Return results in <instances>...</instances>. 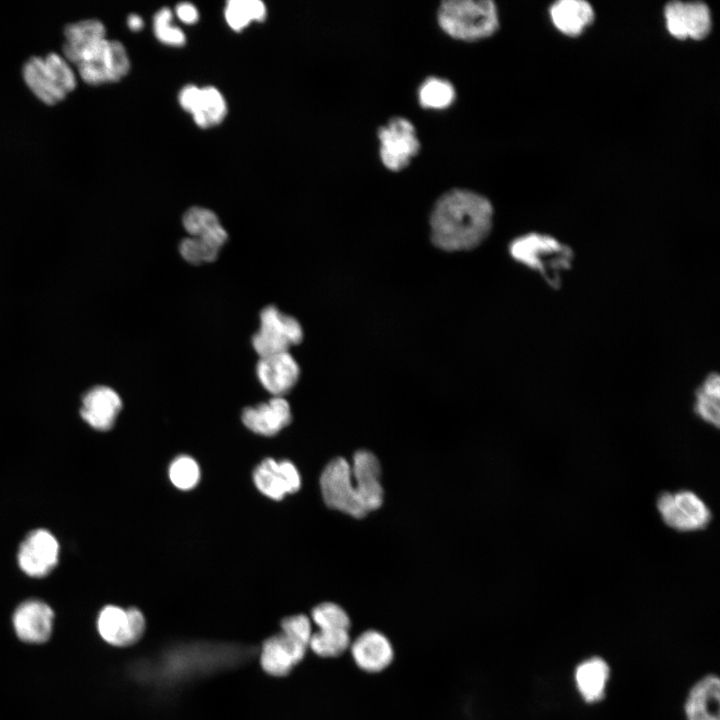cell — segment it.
<instances>
[{
    "label": "cell",
    "mask_w": 720,
    "mask_h": 720,
    "mask_svg": "<svg viewBox=\"0 0 720 720\" xmlns=\"http://www.w3.org/2000/svg\"><path fill=\"white\" fill-rule=\"evenodd\" d=\"M96 624L100 637L115 647L135 644L145 630L144 615L135 607L124 609L107 605L99 612Z\"/></svg>",
    "instance_id": "8fae6325"
},
{
    "label": "cell",
    "mask_w": 720,
    "mask_h": 720,
    "mask_svg": "<svg viewBox=\"0 0 720 720\" xmlns=\"http://www.w3.org/2000/svg\"><path fill=\"white\" fill-rule=\"evenodd\" d=\"M720 680L708 674L690 689L685 705L687 720H719Z\"/></svg>",
    "instance_id": "603a6c76"
},
{
    "label": "cell",
    "mask_w": 720,
    "mask_h": 720,
    "mask_svg": "<svg viewBox=\"0 0 720 720\" xmlns=\"http://www.w3.org/2000/svg\"><path fill=\"white\" fill-rule=\"evenodd\" d=\"M260 327L252 337V346L260 357L288 352L303 339L298 320L268 305L260 312Z\"/></svg>",
    "instance_id": "ba28073f"
},
{
    "label": "cell",
    "mask_w": 720,
    "mask_h": 720,
    "mask_svg": "<svg viewBox=\"0 0 720 720\" xmlns=\"http://www.w3.org/2000/svg\"><path fill=\"white\" fill-rule=\"evenodd\" d=\"M59 543L46 529L31 531L20 544L17 560L20 569L30 577H44L57 565Z\"/></svg>",
    "instance_id": "4fadbf2b"
},
{
    "label": "cell",
    "mask_w": 720,
    "mask_h": 720,
    "mask_svg": "<svg viewBox=\"0 0 720 720\" xmlns=\"http://www.w3.org/2000/svg\"><path fill=\"white\" fill-rule=\"evenodd\" d=\"M281 632L267 638L262 645L260 664L272 676H285L301 662L312 636L310 619L303 614L281 621Z\"/></svg>",
    "instance_id": "3957f363"
},
{
    "label": "cell",
    "mask_w": 720,
    "mask_h": 720,
    "mask_svg": "<svg viewBox=\"0 0 720 720\" xmlns=\"http://www.w3.org/2000/svg\"><path fill=\"white\" fill-rule=\"evenodd\" d=\"M24 83L46 105L62 102L77 86L72 64L58 53L30 57L23 65Z\"/></svg>",
    "instance_id": "277c9868"
},
{
    "label": "cell",
    "mask_w": 720,
    "mask_h": 720,
    "mask_svg": "<svg viewBox=\"0 0 720 720\" xmlns=\"http://www.w3.org/2000/svg\"><path fill=\"white\" fill-rule=\"evenodd\" d=\"M54 612L44 601L29 599L19 604L13 615L12 625L16 636L23 642L41 644L46 642L53 630Z\"/></svg>",
    "instance_id": "9a60e30c"
},
{
    "label": "cell",
    "mask_w": 720,
    "mask_h": 720,
    "mask_svg": "<svg viewBox=\"0 0 720 720\" xmlns=\"http://www.w3.org/2000/svg\"><path fill=\"white\" fill-rule=\"evenodd\" d=\"M182 224L190 237L201 239L219 249L228 239V233L215 212L193 206L182 217Z\"/></svg>",
    "instance_id": "d4e9b609"
},
{
    "label": "cell",
    "mask_w": 720,
    "mask_h": 720,
    "mask_svg": "<svg viewBox=\"0 0 720 720\" xmlns=\"http://www.w3.org/2000/svg\"><path fill=\"white\" fill-rule=\"evenodd\" d=\"M178 102L193 117L200 128H211L220 124L227 114V103L223 94L213 86H184L178 94Z\"/></svg>",
    "instance_id": "5bb4252c"
},
{
    "label": "cell",
    "mask_w": 720,
    "mask_h": 720,
    "mask_svg": "<svg viewBox=\"0 0 720 720\" xmlns=\"http://www.w3.org/2000/svg\"><path fill=\"white\" fill-rule=\"evenodd\" d=\"M352 658L363 671L376 673L388 667L394 656L389 639L381 632L367 630L350 644Z\"/></svg>",
    "instance_id": "ffe728a7"
},
{
    "label": "cell",
    "mask_w": 720,
    "mask_h": 720,
    "mask_svg": "<svg viewBox=\"0 0 720 720\" xmlns=\"http://www.w3.org/2000/svg\"><path fill=\"white\" fill-rule=\"evenodd\" d=\"M172 16L168 7L159 9L153 16V32L159 42L181 47L186 42V36L180 28L172 25Z\"/></svg>",
    "instance_id": "d6a6232c"
},
{
    "label": "cell",
    "mask_w": 720,
    "mask_h": 720,
    "mask_svg": "<svg viewBox=\"0 0 720 720\" xmlns=\"http://www.w3.org/2000/svg\"><path fill=\"white\" fill-rule=\"evenodd\" d=\"M666 28L674 38L704 39L711 31L709 7L702 2L673 1L664 8Z\"/></svg>",
    "instance_id": "7c38bea8"
},
{
    "label": "cell",
    "mask_w": 720,
    "mask_h": 720,
    "mask_svg": "<svg viewBox=\"0 0 720 720\" xmlns=\"http://www.w3.org/2000/svg\"><path fill=\"white\" fill-rule=\"evenodd\" d=\"M492 221L493 207L487 198L454 189L434 205L430 218L432 240L446 251L473 249L487 237Z\"/></svg>",
    "instance_id": "6da1fadb"
},
{
    "label": "cell",
    "mask_w": 720,
    "mask_h": 720,
    "mask_svg": "<svg viewBox=\"0 0 720 720\" xmlns=\"http://www.w3.org/2000/svg\"><path fill=\"white\" fill-rule=\"evenodd\" d=\"M121 408L119 394L111 387L99 385L84 394L80 414L93 429L107 431L113 427Z\"/></svg>",
    "instance_id": "ac0fdd59"
},
{
    "label": "cell",
    "mask_w": 720,
    "mask_h": 720,
    "mask_svg": "<svg viewBox=\"0 0 720 720\" xmlns=\"http://www.w3.org/2000/svg\"><path fill=\"white\" fill-rule=\"evenodd\" d=\"M292 418L290 405L283 397H273L266 403L247 407L242 422L254 433L272 436L286 427Z\"/></svg>",
    "instance_id": "44dd1931"
},
{
    "label": "cell",
    "mask_w": 720,
    "mask_h": 720,
    "mask_svg": "<svg viewBox=\"0 0 720 720\" xmlns=\"http://www.w3.org/2000/svg\"><path fill=\"white\" fill-rule=\"evenodd\" d=\"M518 263L538 273L551 289H559L563 275L575 259L573 249L545 233L529 232L514 238L508 247Z\"/></svg>",
    "instance_id": "7a4b0ae2"
},
{
    "label": "cell",
    "mask_w": 720,
    "mask_h": 720,
    "mask_svg": "<svg viewBox=\"0 0 720 720\" xmlns=\"http://www.w3.org/2000/svg\"><path fill=\"white\" fill-rule=\"evenodd\" d=\"M609 675V666L600 657H591L581 662L575 670V682L582 698L589 703L601 700L605 695Z\"/></svg>",
    "instance_id": "484cf974"
},
{
    "label": "cell",
    "mask_w": 720,
    "mask_h": 720,
    "mask_svg": "<svg viewBox=\"0 0 720 720\" xmlns=\"http://www.w3.org/2000/svg\"><path fill=\"white\" fill-rule=\"evenodd\" d=\"M441 28L461 40H478L493 34L498 27V13L490 0H447L438 9Z\"/></svg>",
    "instance_id": "5b68a950"
},
{
    "label": "cell",
    "mask_w": 720,
    "mask_h": 720,
    "mask_svg": "<svg viewBox=\"0 0 720 720\" xmlns=\"http://www.w3.org/2000/svg\"><path fill=\"white\" fill-rule=\"evenodd\" d=\"M320 487L327 506L355 518L367 514L352 483L351 467L344 458L327 464L320 477Z\"/></svg>",
    "instance_id": "9c48e42d"
},
{
    "label": "cell",
    "mask_w": 720,
    "mask_h": 720,
    "mask_svg": "<svg viewBox=\"0 0 720 720\" xmlns=\"http://www.w3.org/2000/svg\"><path fill=\"white\" fill-rule=\"evenodd\" d=\"M351 644L349 630H318L312 633L309 648L321 657H337Z\"/></svg>",
    "instance_id": "f1b7e54d"
},
{
    "label": "cell",
    "mask_w": 720,
    "mask_h": 720,
    "mask_svg": "<svg viewBox=\"0 0 720 720\" xmlns=\"http://www.w3.org/2000/svg\"><path fill=\"white\" fill-rule=\"evenodd\" d=\"M127 24L132 31L137 32L143 28L144 21L139 15L132 14L128 17Z\"/></svg>",
    "instance_id": "d590c367"
},
{
    "label": "cell",
    "mask_w": 720,
    "mask_h": 720,
    "mask_svg": "<svg viewBox=\"0 0 720 720\" xmlns=\"http://www.w3.org/2000/svg\"><path fill=\"white\" fill-rule=\"evenodd\" d=\"M693 412L702 422L719 429L720 376L708 373L694 392Z\"/></svg>",
    "instance_id": "4316f807"
},
{
    "label": "cell",
    "mask_w": 720,
    "mask_h": 720,
    "mask_svg": "<svg viewBox=\"0 0 720 720\" xmlns=\"http://www.w3.org/2000/svg\"><path fill=\"white\" fill-rule=\"evenodd\" d=\"M656 509L662 522L679 533L702 531L713 519L708 504L690 489L660 492L656 498Z\"/></svg>",
    "instance_id": "8992f818"
},
{
    "label": "cell",
    "mask_w": 720,
    "mask_h": 720,
    "mask_svg": "<svg viewBox=\"0 0 720 720\" xmlns=\"http://www.w3.org/2000/svg\"><path fill=\"white\" fill-rule=\"evenodd\" d=\"M378 138L381 160L392 171L406 167L419 151L420 143L414 126L405 118H393L380 127Z\"/></svg>",
    "instance_id": "30bf717a"
},
{
    "label": "cell",
    "mask_w": 720,
    "mask_h": 720,
    "mask_svg": "<svg viewBox=\"0 0 720 720\" xmlns=\"http://www.w3.org/2000/svg\"><path fill=\"white\" fill-rule=\"evenodd\" d=\"M169 478L173 485L181 490L194 488L200 479V468L190 456L175 458L169 467Z\"/></svg>",
    "instance_id": "1f68e13d"
},
{
    "label": "cell",
    "mask_w": 720,
    "mask_h": 720,
    "mask_svg": "<svg viewBox=\"0 0 720 720\" xmlns=\"http://www.w3.org/2000/svg\"><path fill=\"white\" fill-rule=\"evenodd\" d=\"M130 65L125 46L106 37L90 48L74 66L81 80L97 86L121 80L128 74Z\"/></svg>",
    "instance_id": "52a82bcc"
},
{
    "label": "cell",
    "mask_w": 720,
    "mask_h": 720,
    "mask_svg": "<svg viewBox=\"0 0 720 720\" xmlns=\"http://www.w3.org/2000/svg\"><path fill=\"white\" fill-rule=\"evenodd\" d=\"M253 480L262 494L274 500L296 492L301 485L299 472L293 463L288 460L278 462L272 458H266L256 467Z\"/></svg>",
    "instance_id": "2e32d148"
},
{
    "label": "cell",
    "mask_w": 720,
    "mask_h": 720,
    "mask_svg": "<svg viewBox=\"0 0 720 720\" xmlns=\"http://www.w3.org/2000/svg\"><path fill=\"white\" fill-rule=\"evenodd\" d=\"M549 17L559 32L576 37L593 23L595 13L586 1L559 0L550 6Z\"/></svg>",
    "instance_id": "cb8c5ba5"
},
{
    "label": "cell",
    "mask_w": 720,
    "mask_h": 720,
    "mask_svg": "<svg viewBox=\"0 0 720 720\" xmlns=\"http://www.w3.org/2000/svg\"><path fill=\"white\" fill-rule=\"evenodd\" d=\"M351 475L355 490L367 513L379 508L383 501L380 483V465L376 456L368 451H358L353 457Z\"/></svg>",
    "instance_id": "d6986e66"
},
{
    "label": "cell",
    "mask_w": 720,
    "mask_h": 720,
    "mask_svg": "<svg viewBox=\"0 0 720 720\" xmlns=\"http://www.w3.org/2000/svg\"><path fill=\"white\" fill-rule=\"evenodd\" d=\"M177 17L185 24H195L199 19L197 8L189 2H181L175 7Z\"/></svg>",
    "instance_id": "e575fe53"
},
{
    "label": "cell",
    "mask_w": 720,
    "mask_h": 720,
    "mask_svg": "<svg viewBox=\"0 0 720 720\" xmlns=\"http://www.w3.org/2000/svg\"><path fill=\"white\" fill-rule=\"evenodd\" d=\"M62 55L75 65L95 44L106 38V28L98 19H83L64 28Z\"/></svg>",
    "instance_id": "7402d4cb"
},
{
    "label": "cell",
    "mask_w": 720,
    "mask_h": 720,
    "mask_svg": "<svg viewBox=\"0 0 720 720\" xmlns=\"http://www.w3.org/2000/svg\"><path fill=\"white\" fill-rule=\"evenodd\" d=\"M267 9L260 0H229L224 9L228 26L234 31H242L251 22L265 20Z\"/></svg>",
    "instance_id": "83f0119b"
},
{
    "label": "cell",
    "mask_w": 720,
    "mask_h": 720,
    "mask_svg": "<svg viewBox=\"0 0 720 720\" xmlns=\"http://www.w3.org/2000/svg\"><path fill=\"white\" fill-rule=\"evenodd\" d=\"M418 96L423 107L443 109L453 102L455 90L448 81L430 77L420 86Z\"/></svg>",
    "instance_id": "f546056e"
},
{
    "label": "cell",
    "mask_w": 720,
    "mask_h": 720,
    "mask_svg": "<svg viewBox=\"0 0 720 720\" xmlns=\"http://www.w3.org/2000/svg\"><path fill=\"white\" fill-rule=\"evenodd\" d=\"M312 620L318 630H349L351 624L346 611L332 602H324L314 607Z\"/></svg>",
    "instance_id": "4dcf8cb0"
},
{
    "label": "cell",
    "mask_w": 720,
    "mask_h": 720,
    "mask_svg": "<svg viewBox=\"0 0 720 720\" xmlns=\"http://www.w3.org/2000/svg\"><path fill=\"white\" fill-rule=\"evenodd\" d=\"M221 249L195 237H186L179 243V253L190 264L200 265L217 259Z\"/></svg>",
    "instance_id": "836d02e7"
},
{
    "label": "cell",
    "mask_w": 720,
    "mask_h": 720,
    "mask_svg": "<svg viewBox=\"0 0 720 720\" xmlns=\"http://www.w3.org/2000/svg\"><path fill=\"white\" fill-rule=\"evenodd\" d=\"M258 380L274 397H282L297 383L300 369L289 352L260 357L256 365Z\"/></svg>",
    "instance_id": "e0dca14e"
}]
</instances>
